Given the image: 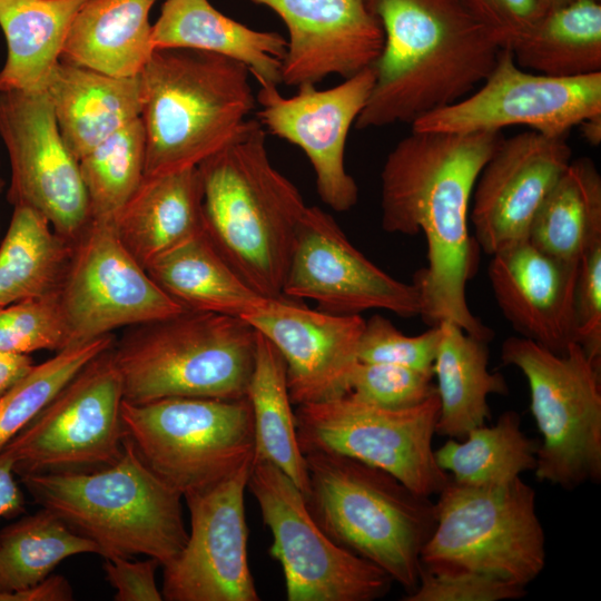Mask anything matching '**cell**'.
I'll return each mask as SVG.
<instances>
[{
  "instance_id": "obj_1",
  "label": "cell",
  "mask_w": 601,
  "mask_h": 601,
  "mask_svg": "<svg viewBox=\"0 0 601 601\" xmlns=\"http://www.w3.org/2000/svg\"><path fill=\"white\" fill-rule=\"evenodd\" d=\"M501 131H414L387 155L381 171V224L390 234L426 240L427 265L415 274L423 321H451L490 342L493 332L467 305L475 268L470 207L476 179L503 140Z\"/></svg>"
},
{
  "instance_id": "obj_2",
  "label": "cell",
  "mask_w": 601,
  "mask_h": 601,
  "mask_svg": "<svg viewBox=\"0 0 601 601\" xmlns=\"http://www.w3.org/2000/svg\"><path fill=\"white\" fill-rule=\"evenodd\" d=\"M384 31L356 129L410 124L470 95L502 46L461 0H365Z\"/></svg>"
},
{
  "instance_id": "obj_3",
  "label": "cell",
  "mask_w": 601,
  "mask_h": 601,
  "mask_svg": "<svg viewBox=\"0 0 601 601\" xmlns=\"http://www.w3.org/2000/svg\"><path fill=\"white\" fill-rule=\"evenodd\" d=\"M198 170L207 237L257 293L283 297L296 229L307 206L297 187L270 162L262 124L248 119Z\"/></svg>"
},
{
  "instance_id": "obj_4",
  "label": "cell",
  "mask_w": 601,
  "mask_h": 601,
  "mask_svg": "<svg viewBox=\"0 0 601 601\" xmlns=\"http://www.w3.org/2000/svg\"><path fill=\"white\" fill-rule=\"evenodd\" d=\"M250 76L217 53L155 49L139 75L144 176L198 167L230 142L257 104Z\"/></svg>"
},
{
  "instance_id": "obj_5",
  "label": "cell",
  "mask_w": 601,
  "mask_h": 601,
  "mask_svg": "<svg viewBox=\"0 0 601 601\" xmlns=\"http://www.w3.org/2000/svg\"><path fill=\"white\" fill-rule=\"evenodd\" d=\"M20 479L38 504L93 542L105 559L146 555L165 566L187 542L181 494L144 463L127 437L109 466Z\"/></svg>"
},
{
  "instance_id": "obj_6",
  "label": "cell",
  "mask_w": 601,
  "mask_h": 601,
  "mask_svg": "<svg viewBox=\"0 0 601 601\" xmlns=\"http://www.w3.org/2000/svg\"><path fill=\"white\" fill-rule=\"evenodd\" d=\"M303 454L308 472L304 499L315 522L336 544L412 593L422 549L435 526V503L356 459L319 450Z\"/></svg>"
},
{
  "instance_id": "obj_7",
  "label": "cell",
  "mask_w": 601,
  "mask_h": 601,
  "mask_svg": "<svg viewBox=\"0 0 601 601\" xmlns=\"http://www.w3.org/2000/svg\"><path fill=\"white\" fill-rule=\"evenodd\" d=\"M257 332L244 318L186 309L136 325L115 341L124 400L246 397Z\"/></svg>"
},
{
  "instance_id": "obj_8",
  "label": "cell",
  "mask_w": 601,
  "mask_h": 601,
  "mask_svg": "<svg viewBox=\"0 0 601 601\" xmlns=\"http://www.w3.org/2000/svg\"><path fill=\"white\" fill-rule=\"evenodd\" d=\"M437 495L422 566L475 572L524 588L543 571L545 534L535 491L521 477L494 486L450 480Z\"/></svg>"
},
{
  "instance_id": "obj_9",
  "label": "cell",
  "mask_w": 601,
  "mask_h": 601,
  "mask_svg": "<svg viewBox=\"0 0 601 601\" xmlns=\"http://www.w3.org/2000/svg\"><path fill=\"white\" fill-rule=\"evenodd\" d=\"M126 437L165 483L187 494L214 486L252 464L255 435L247 397L122 400Z\"/></svg>"
},
{
  "instance_id": "obj_10",
  "label": "cell",
  "mask_w": 601,
  "mask_h": 601,
  "mask_svg": "<svg viewBox=\"0 0 601 601\" xmlns=\"http://www.w3.org/2000/svg\"><path fill=\"white\" fill-rule=\"evenodd\" d=\"M504 365L519 368L541 434L535 477L572 491L601 480V367L578 343L564 354L521 336L501 347Z\"/></svg>"
},
{
  "instance_id": "obj_11",
  "label": "cell",
  "mask_w": 601,
  "mask_h": 601,
  "mask_svg": "<svg viewBox=\"0 0 601 601\" xmlns=\"http://www.w3.org/2000/svg\"><path fill=\"white\" fill-rule=\"evenodd\" d=\"M439 413L437 394L416 406L393 410L346 393L296 405L295 420L303 453L319 450L356 459L431 497L451 480L432 446Z\"/></svg>"
},
{
  "instance_id": "obj_12",
  "label": "cell",
  "mask_w": 601,
  "mask_h": 601,
  "mask_svg": "<svg viewBox=\"0 0 601 601\" xmlns=\"http://www.w3.org/2000/svg\"><path fill=\"white\" fill-rule=\"evenodd\" d=\"M122 400L110 347L87 363L1 451L20 477L109 466L124 452Z\"/></svg>"
},
{
  "instance_id": "obj_13",
  "label": "cell",
  "mask_w": 601,
  "mask_h": 601,
  "mask_svg": "<svg viewBox=\"0 0 601 601\" xmlns=\"http://www.w3.org/2000/svg\"><path fill=\"white\" fill-rule=\"evenodd\" d=\"M247 490L272 533L268 552L283 569L288 601H373L388 592L391 577L336 544L274 464L253 459Z\"/></svg>"
},
{
  "instance_id": "obj_14",
  "label": "cell",
  "mask_w": 601,
  "mask_h": 601,
  "mask_svg": "<svg viewBox=\"0 0 601 601\" xmlns=\"http://www.w3.org/2000/svg\"><path fill=\"white\" fill-rule=\"evenodd\" d=\"M601 114V72L552 77L518 66L502 48L482 86L461 100L415 120L414 131L471 134L525 126L549 137H566L584 119Z\"/></svg>"
},
{
  "instance_id": "obj_15",
  "label": "cell",
  "mask_w": 601,
  "mask_h": 601,
  "mask_svg": "<svg viewBox=\"0 0 601 601\" xmlns=\"http://www.w3.org/2000/svg\"><path fill=\"white\" fill-rule=\"evenodd\" d=\"M58 299L70 346L186 311L126 249L112 223L96 219L73 242Z\"/></svg>"
},
{
  "instance_id": "obj_16",
  "label": "cell",
  "mask_w": 601,
  "mask_h": 601,
  "mask_svg": "<svg viewBox=\"0 0 601 601\" xmlns=\"http://www.w3.org/2000/svg\"><path fill=\"white\" fill-rule=\"evenodd\" d=\"M0 138L10 162L8 203L35 209L73 243L91 220L90 204L46 91H0Z\"/></svg>"
},
{
  "instance_id": "obj_17",
  "label": "cell",
  "mask_w": 601,
  "mask_h": 601,
  "mask_svg": "<svg viewBox=\"0 0 601 601\" xmlns=\"http://www.w3.org/2000/svg\"><path fill=\"white\" fill-rule=\"evenodd\" d=\"M282 295L314 300L318 309L339 315L384 309L411 318L422 313L417 285L377 267L316 206L306 207L297 226Z\"/></svg>"
},
{
  "instance_id": "obj_18",
  "label": "cell",
  "mask_w": 601,
  "mask_h": 601,
  "mask_svg": "<svg viewBox=\"0 0 601 601\" xmlns=\"http://www.w3.org/2000/svg\"><path fill=\"white\" fill-rule=\"evenodd\" d=\"M250 466L246 465L214 486L184 496L190 532L177 558L162 566L165 600H260L247 550L244 497Z\"/></svg>"
},
{
  "instance_id": "obj_19",
  "label": "cell",
  "mask_w": 601,
  "mask_h": 601,
  "mask_svg": "<svg viewBox=\"0 0 601 601\" xmlns=\"http://www.w3.org/2000/svg\"><path fill=\"white\" fill-rule=\"evenodd\" d=\"M374 80L372 66L329 89L304 85L285 97L277 86L265 85L256 93L257 120L266 131L304 151L315 174L317 195L338 213L352 209L358 200L357 184L345 167V148Z\"/></svg>"
},
{
  "instance_id": "obj_20",
  "label": "cell",
  "mask_w": 601,
  "mask_h": 601,
  "mask_svg": "<svg viewBox=\"0 0 601 601\" xmlns=\"http://www.w3.org/2000/svg\"><path fill=\"white\" fill-rule=\"evenodd\" d=\"M572 160L566 137L528 130L503 138L482 168L469 220L487 255L526 240L543 200Z\"/></svg>"
},
{
  "instance_id": "obj_21",
  "label": "cell",
  "mask_w": 601,
  "mask_h": 601,
  "mask_svg": "<svg viewBox=\"0 0 601 601\" xmlns=\"http://www.w3.org/2000/svg\"><path fill=\"white\" fill-rule=\"evenodd\" d=\"M279 352L294 405L317 403L348 392L365 319L312 309L287 297L267 298L243 317Z\"/></svg>"
},
{
  "instance_id": "obj_22",
  "label": "cell",
  "mask_w": 601,
  "mask_h": 601,
  "mask_svg": "<svg viewBox=\"0 0 601 601\" xmlns=\"http://www.w3.org/2000/svg\"><path fill=\"white\" fill-rule=\"evenodd\" d=\"M285 23L288 38L280 83L316 85L326 77L348 78L372 67L384 31L365 0H250Z\"/></svg>"
},
{
  "instance_id": "obj_23",
  "label": "cell",
  "mask_w": 601,
  "mask_h": 601,
  "mask_svg": "<svg viewBox=\"0 0 601 601\" xmlns=\"http://www.w3.org/2000/svg\"><path fill=\"white\" fill-rule=\"evenodd\" d=\"M578 266L549 256L528 239L491 255L487 276L495 300L521 337L556 354L575 342Z\"/></svg>"
},
{
  "instance_id": "obj_24",
  "label": "cell",
  "mask_w": 601,
  "mask_h": 601,
  "mask_svg": "<svg viewBox=\"0 0 601 601\" xmlns=\"http://www.w3.org/2000/svg\"><path fill=\"white\" fill-rule=\"evenodd\" d=\"M45 91L78 161L141 115L139 76L114 77L60 58Z\"/></svg>"
},
{
  "instance_id": "obj_25",
  "label": "cell",
  "mask_w": 601,
  "mask_h": 601,
  "mask_svg": "<svg viewBox=\"0 0 601 601\" xmlns=\"http://www.w3.org/2000/svg\"><path fill=\"white\" fill-rule=\"evenodd\" d=\"M111 223L119 240L145 268L203 233V186L198 167L144 176Z\"/></svg>"
},
{
  "instance_id": "obj_26",
  "label": "cell",
  "mask_w": 601,
  "mask_h": 601,
  "mask_svg": "<svg viewBox=\"0 0 601 601\" xmlns=\"http://www.w3.org/2000/svg\"><path fill=\"white\" fill-rule=\"evenodd\" d=\"M152 43L155 49L190 48L234 59L259 86L280 85L287 49L280 33L252 29L208 0H166L152 24Z\"/></svg>"
},
{
  "instance_id": "obj_27",
  "label": "cell",
  "mask_w": 601,
  "mask_h": 601,
  "mask_svg": "<svg viewBox=\"0 0 601 601\" xmlns=\"http://www.w3.org/2000/svg\"><path fill=\"white\" fill-rule=\"evenodd\" d=\"M433 363L440 413L436 435L462 440L491 418L487 397L506 395L504 376L489 370V342L470 335L461 326L442 321Z\"/></svg>"
},
{
  "instance_id": "obj_28",
  "label": "cell",
  "mask_w": 601,
  "mask_h": 601,
  "mask_svg": "<svg viewBox=\"0 0 601 601\" xmlns=\"http://www.w3.org/2000/svg\"><path fill=\"white\" fill-rule=\"evenodd\" d=\"M156 0H88L75 17L61 58L114 77H137L151 57Z\"/></svg>"
},
{
  "instance_id": "obj_29",
  "label": "cell",
  "mask_w": 601,
  "mask_h": 601,
  "mask_svg": "<svg viewBox=\"0 0 601 601\" xmlns=\"http://www.w3.org/2000/svg\"><path fill=\"white\" fill-rule=\"evenodd\" d=\"M88 0H0L7 58L0 91H45L70 26Z\"/></svg>"
},
{
  "instance_id": "obj_30",
  "label": "cell",
  "mask_w": 601,
  "mask_h": 601,
  "mask_svg": "<svg viewBox=\"0 0 601 601\" xmlns=\"http://www.w3.org/2000/svg\"><path fill=\"white\" fill-rule=\"evenodd\" d=\"M146 270L189 311L243 318L267 299L233 269L205 230L160 256Z\"/></svg>"
},
{
  "instance_id": "obj_31",
  "label": "cell",
  "mask_w": 601,
  "mask_h": 601,
  "mask_svg": "<svg viewBox=\"0 0 601 601\" xmlns=\"http://www.w3.org/2000/svg\"><path fill=\"white\" fill-rule=\"evenodd\" d=\"M521 68L552 77L601 72L600 0H569L544 10L509 47Z\"/></svg>"
},
{
  "instance_id": "obj_32",
  "label": "cell",
  "mask_w": 601,
  "mask_h": 601,
  "mask_svg": "<svg viewBox=\"0 0 601 601\" xmlns=\"http://www.w3.org/2000/svg\"><path fill=\"white\" fill-rule=\"evenodd\" d=\"M528 240L570 264L601 243V175L592 159L570 161L540 206Z\"/></svg>"
},
{
  "instance_id": "obj_33",
  "label": "cell",
  "mask_w": 601,
  "mask_h": 601,
  "mask_svg": "<svg viewBox=\"0 0 601 601\" xmlns=\"http://www.w3.org/2000/svg\"><path fill=\"white\" fill-rule=\"evenodd\" d=\"M73 243L32 208L14 206L0 243V306L58 294Z\"/></svg>"
},
{
  "instance_id": "obj_34",
  "label": "cell",
  "mask_w": 601,
  "mask_h": 601,
  "mask_svg": "<svg viewBox=\"0 0 601 601\" xmlns=\"http://www.w3.org/2000/svg\"><path fill=\"white\" fill-rule=\"evenodd\" d=\"M246 397L253 412L254 459L274 464L305 495L308 472L297 439L286 364L276 347L258 332L255 364Z\"/></svg>"
},
{
  "instance_id": "obj_35",
  "label": "cell",
  "mask_w": 601,
  "mask_h": 601,
  "mask_svg": "<svg viewBox=\"0 0 601 601\" xmlns=\"http://www.w3.org/2000/svg\"><path fill=\"white\" fill-rule=\"evenodd\" d=\"M538 446L522 432L520 415L505 411L494 425L477 426L462 440L449 439L435 450V459L459 484L494 486L534 471Z\"/></svg>"
},
{
  "instance_id": "obj_36",
  "label": "cell",
  "mask_w": 601,
  "mask_h": 601,
  "mask_svg": "<svg viewBox=\"0 0 601 601\" xmlns=\"http://www.w3.org/2000/svg\"><path fill=\"white\" fill-rule=\"evenodd\" d=\"M82 553L99 554V549L50 511L20 519L0 532V595L38 583L61 561Z\"/></svg>"
},
{
  "instance_id": "obj_37",
  "label": "cell",
  "mask_w": 601,
  "mask_h": 601,
  "mask_svg": "<svg viewBox=\"0 0 601 601\" xmlns=\"http://www.w3.org/2000/svg\"><path fill=\"white\" fill-rule=\"evenodd\" d=\"M91 219L112 221L144 178L141 118L128 124L79 159Z\"/></svg>"
},
{
  "instance_id": "obj_38",
  "label": "cell",
  "mask_w": 601,
  "mask_h": 601,
  "mask_svg": "<svg viewBox=\"0 0 601 601\" xmlns=\"http://www.w3.org/2000/svg\"><path fill=\"white\" fill-rule=\"evenodd\" d=\"M114 334L68 346L29 372L0 395V451L92 358L115 344Z\"/></svg>"
},
{
  "instance_id": "obj_39",
  "label": "cell",
  "mask_w": 601,
  "mask_h": 601,
  "mask_svg": "<svg viewBox=\"0 0 601 601\" xmlns=\"http://www.w3.org/2000/svg\"><path fill=\"white\" fill-rule=\"evenodd\" d=\"M68 346L58 294L0 306V352L29 355Z\"/></svg>"
},
{
  "instance_id": "obj_40",
  "label": "cell",
  "mask_w": 601,
  "mask_h": 601,
  "mask_svg": "<svg viewBox=\"0 0 601 601\" xmlns=\"http://www.w3.org/2000/svg\"><path fill=\"white\" fill-rule=\"evenodd\" d=\"M356 398L385 408L416 406L436 394L433 372L387 363L357 361L348 377Z\"/></svg>"
},
{
  "instance_id": "obj_41",
  "label": "cell",
  "mask_w": 601,
  "mask_h": 601,
  "mask_svg": "<svg viewBox=\"0 0 601 601\" xmlns=\"http://www.w3.org/2000/svg\"><path fill=\"white\" fill-rule=\"evenodd\" d=\"M439 341V325L431 326L422 334L408 336L397 329L390 319L374 314L365 319L358 342L357 359L433 372Z\"/></svg>"
},
{
  "instance_id": "obj_42",
  "label": "cell",
  "mask_w": 601,
  "mask_h": 601,
  "mask_svg": "<svg viewBox=\"0 0 601 601\" xmlns=\"http://www.w3.org/2000/svg\"><path fill=\"white\" fill-rule=\"evenodd\" d=\"M524 587L469 571H437L420 568L416 589L403 601H501L520 599Z\"/></svg>"
},
{
  "instance_id": "obj_43",
  "label": "cell",
  "mask_w": 601,
  "mask_h": 601,
  "mask_svg": "<svg viewBox=\"0 0 601 601\" xmlns=\"http://www.w3.org/2000/svg\"><path fill=\"white\" fill-rule=\"evenodd\" d=\"M573 317L575 342L601 367V243L579 262Z\"/></svg>"
},
{
  "instance_id": "obj_44",
  "label": "cell",
  "mask_w": 601,
  "mask_h": 601,
  "mask_svg": "<svg viewBox=\"0 0 601 601\" xmlns=\"http://www.w3.org/2000/svg\"><path fill=\"white\" fill-rule=\"evenodd\" d=\"M502 48L526 31L543 12L540 0H461Z\"/></svg>"
},
{
  "instance_id": "obj_45",
  "label": "cell",
  "mask_w": 601,
  "mask_h": 601,
  "mask_svg": "<svg viewBox=\"0 0 601 601\" xmlns=\"http://www.w3.org/2000/svg\"><path fill=\"white\" fill-rule=\"evenodd\" d=\"M160 563L148 558L130 561V558H106L104 571L106 580L116 590V601H161V590L156 583V570Z\"/></svg>"
},
{
  "instance_id": "obj_46",
  "label": "cell",
  "mask_w": 601,
  "mask_h": 601,
  "mask_svg": "<svg viewBox=\"0 0 601 601\" xmlns=\"http://www.w3.org/2000/svg\"><path fill=\"white\" fill-rule=\"evenodd\" d=\"M73 591L63 575L50 574L38 583L17 592L1 594L0 601H71Z\"/></svg>"
},
{
  "instance_id": "obj_47",
  "label": "cell",
  "mask_w": 601,
  "mask_h": 601,
  "mask_svg": "<svg viewBox=\"0 0 601 601\" xmlns=\"http://www.w3.org/2000/svg\"><path fill=\"white\" fill-rule=\"evenodd\" d=\"M10 457L0 451V518L16 516L24 511V499L13 479Z\"/></svg>"
},
{
  "instance_id": "obj_48",
  "label": "cell",
  "mask_w": 601,
  "mask_h": 601,
  "mask_svg": "<svg viewBox=\"0 0 601 601\" xmlns=\"http://www.w3.org/2000/svg\"><path fill=\"white\" fill-rule=\"evenodd\" d=\"M35 365L30 355L0 352V395Z\"/></svg>"
},
{
  "instance_id": "obj_49",
  "label": "cell",
  "mask_w": 601,
  "mask_h": 601,
  "mask_svg": "<svg viewBox=\"0 0 601 601\" xmlns=\"http://www.w3.org/2000/svg\"><path fill=\"white\" fill-rule=\"evenodd\" d=\"M583 138L592 146L601 142V114L591 116L579 124Z\"/></svg>"
},
{
  "instance_id": "obj_50",
  "label": "cell",
  "mask_w": 601,
  "mask_h": 601,
  "mask_svg": "<svg viewBox=\"0 0 601 601\" xmlns=\"http://www.w3.org/2000/svg\"><path fill=\"white\" fill-rule=\"evenodd\" d=\"M569 0H540L543 11Z\"/></svg>"
},
{
  "instance_id": "obj_51",
  "label": "cell",
  "mask_w": 601,
  "mask_h": 601,
  "mask_svg": "<svg viewBox=\"0 0 601 601\" xmlns=\"http://www.w3.org/2000/svg\"><path fill=\"white\" fill-rule=\"evenodd\" d=\"M3 188H4V180L0 177V196L3 191Z\"/></svg>"
}]
</instances>
